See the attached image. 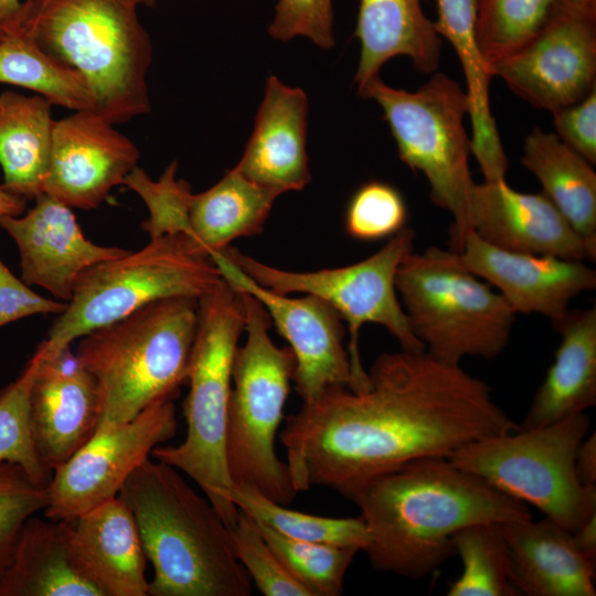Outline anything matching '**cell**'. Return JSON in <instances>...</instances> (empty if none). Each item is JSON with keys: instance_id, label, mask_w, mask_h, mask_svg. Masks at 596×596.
<instances>
[{"instance_id": "obj_1", "label": "cell", "mask_w": 596, "mask_h": 596, "mask_svg": "<svg viewBox=\"0 0 596 596\" xmlns=\"http://www.w3.org/2000/svg\"><path fill=\"white\" fill-rule=\"evenodd\" d=\"M368 375L365 389L331 387L286 417L280 441L297 492L345 497L408 461L519 429L485 381L426 351L383 352Z\"/></svg>"}, {"instance_id": "obj_2", "label": "cell", "mask_w": 596, "mask_h": 596, "mask_svg": "<svg viewBox=\"0 0 596 596\" xmlns=\"http://www.w3.org/2000/svg\"><path fill=\"white\" fill-rule=\"evenodd\" d=\"M345 498L360 509L364 552L379 571L421 579L454 556L453 535L475 523L532 519L526 503L455 466L424 457L381 473Z\"/></svg>"}, {"instance_id": "obj_3", "label": "cell", "mask_w": 596, "mask_h": 596, "mask_svg": "<svg viewBox=\"0 0 596 596\" xmlns=\"http://www.w3.org/2000/svg\"><path fill=\"white\" fill-rule=\"evenodd\" d=\"M118 496L135 517L153 568L148 596L251 595L230 528L178 469L150 457Z\"/></svg>"}, {"instance_id": "obj_4", "label": "cell", "mask_w": 596, "mask_h": 596, "mask_svg": "<svg viewBox=\"0 0 596 596\" xmlns=\"http://www.w3.org/2000/svg\"><path fill=\"white\" fill-rule=\"evenodd\" d=\"M137 6L132 0H26L12 30L77 73L94 111L116 125L150 110L152 46Z\"/></svg>"}, {"instance_id": "obj_5", "label": "cell", "mask_w": 596, "mask_h": 596, "mask_svg": "<svg viewBox=\"0 0 596 596\" xmlns=\"http://www.w3.org/2000/svg\"><path fill=\"white\" fill-rule=\"evenodd\" d=\"M196 321L198 299L172 297L82 337L75 353L96 385V430L177 395L187 382Z\"/></svg>"}, {"instance_id": "obj_6", "label": "cell", "mask_w": 596, "mask_h": 596, "mask_svg": "<svg viewBox=\"0 0 596 596\" xmlns=\"http://www.w3.org/2000/svg\"><path fill=\"white\" fill-rule=\"evenodd\" d=\"M245 315L238 291L223 278L198 299V321L190 354L183 403L184 440L158 446L151 457L192 479L231 528L240 510L226 458L232 373Z\"/></svg>"}, {"instance_id": "obj_7", "label": "cell", "mask_w": 596, "mask_h": 596, "mask_svg": "<svg viewBox=\"0 0 596 596\" xmlns=\"http://www.w3.org/2000/svg\"><path fill=\"white\" fill-rule=\"evenodd\" d=\"M395 286L414 334L434 359L460 365L466 356L492 360L505 349L517 313L458 253L437 246L411 251Z\"/></svg>"}, {"instance_id": "obj_8", "label": "cell", "mask_w": 596, "mask_h": 596, "mask_svg": "<svg viewBox=\"0 0 596 596\" xmlns=\"http://www.w3.org/2000/svg\"><path fill=\"white\" fill-rule=\"evenodd\" d=\"M238 294L246 341L237 348L233 364L226 435L228 471L234 486H252L287 504L298 492L286 461L276 454L275 441L295 359L289 348H279L270 339L272 322L262 304L247 292Z\"/></svg>"}, {"instance_id": "obj_9", "label": "cell", "mask_w": 596, "mask_h": 596, "mask_svg": "<svg viewBox=\"0 0 596 596\" xmlns=\"http://www.w3.org/2000/svg\"><path fill=\"white\" fill-rule=\"evenodd\" d=\"M222 276L212 257L185 235L150 240L137 252L97 263L77 278L72 298L45 340L56 352L88 332L161 299H199Z\"/></svg>"}, {"instance_id": "obj_10", "label": "cell", "mask_w": 596, "mask_h": 596, "mask_svg": "<svg viewBox=\"0 0 596 596\" xmlns=\"http://www.w3.org/2000/svg\"><path fill=\"white\" fill-rule=\"evenodd\" d=\"M358 93L382 108L400 159L425 175L433 203L453 215L450 245L458 252L467 232V200L473 183L471 138L465 128L467 93L444 73L433 74L415 92L394 88L376 76Z\"/></svg>"}, {"instance_id": "obj_11", "label": "cell", "mask_w": 596, "mask_h": 596, "mask_svg": "<svg viewBox=\"0 0 596 596\" xmlns=\"http://www.w3.org/2000/svg\"><path fill=\"white\" fill-rule=\"evenodd\" d=\"M589 427L583 412L475 440L447 458L575 532L596 514V486L583 485L575 471L576 451Z\"/></svg>"}, {"instance_id": "obj_12", "label": "cell", "mask_w": 596, "mask_h": 596, "mask_svg": "<svg viewBox=\"0 0 596 596\" xmlns=\"http://www.w3.org/2000/svg\"><path fill=\"white\" fill-rule=\"evenodd\" d=\"M415 237L414 230L405 226L370 257L352 265L315 272L280 269L230 246L221 252L265 288L284 295H312L329 304L347 322L348 353L355 383L352 391H361L369 383L359 352V333L365 323L384 327L402 350L425 351L409 326L395 286L400 263L414 249Z\"/></svg>"}, {"instance_id": "obj_13", "label": "cell", "mask_w": 596, "mask_h": 596, "mask_svg": "<svg viewBox=\"0 0 596 596\" xmlns=\"http://www.w3.org/2000/svg\"><path fill=\"white\" fill-rule=\"evenodd\" d=\"M177 427L173 398H163L127 423L96 430L53 470L44 517L70 520L117 497L152 450L175 436Z\"/></svg>"}, {"instance_id": "obj_14", "label": "cell", "mask_w": 596, "mask_h": 596, "mask_svg": "<svg viewBox=\"0 0 596 596\" xmlns=\"http://www.w3.org/2000/svg\"><path fill=\"white\" fill-rule=\"evenodd\" d=\"M490 67L536 108L553 113L579 102L596 86V9L560 0L532 40Z\"/></svg>"}, {"instance_id": "obj_15", "label": "cell", "mask_w": 596, "mask_h": 596, "mask_svg": "<svg viewBox=\"0 0 596 596\" xmlns=\"http://www.w3.org/2000/svg\"><path fill=\"white\" fill-rule=\"evenodd\" d=\"M211 257L233 289L247 292L262 304L270 322L289 343L295 359L292 382L302 402L313 401L331 387L354 390L342 319L329 304L312 295L290 298L265 288L221 251Z\"/></svg>"}, {"instance_id": "obj_16", "label": "cell", "mask_w": 596, "mask_h": 596, "mask_svg": "<svg viewBox=\"0 0 596 596\" xmlns=\"http://www.w3.org/2000/svg\"><path fill=\"white\" fill-rule=\"evenodd\" d=\"M139 150L94 110L55 120L43 193L70 207L97 209L137 167Z\"/></svg>"}, {"instance_id": "obj_17", "label": "cell", "mask_w": 596, "mask_h": 596, "mask_svg": "<svg viewBox=\"0 0 596 596\" xmlns=\"http://www.w3.org/2000/svg\"><path fill=\"white\" fill-rule=\"evenodd\" d=\"M35 372L29 397V428L35 453L53 472L96 433L99 403L93 376L71 345L47 350Z\"/></svg>"}, {"instance_id": "obj_18", "label": "cell", "mask_w": 596, "mask_h": 596, "mask_svg": "<svg viewBox=\"0 0 596 596\" xmlns=\"http://www.w3.org/2000/svg\"><path fill=\"white\" fill-rule=\"evenodd\" d=\"M467 269L493 286L515 313H540L553 324L570 302L596 287V272L583 260L505 251L488 244L471 230L458 249Z\"/></svg>"}, {"instance_id": "obj_19", "label": "cell", "mask_w": 596, "mask_h": 596, "mask_svg": "<svg viewBox=\"0 0 596 596\" xmlns=\"http://www.w3.org/2000/svg\"><path fill=\"white\" fill-rule=\"evenodd\" d=\"M0 227L19 249L21 279L66 302L84 270L127 252L87 240L72 207L45 193L24 215L1 216Z\"/></svg>"}, {"instance_id": "obj_20", "label": "cell", "mask_w": 596, "mask_h": 596, "mask_svg": "<svg viewBox=\"0 0 596 596\" xmlns=\"http://www.w3.org/2000/svg\"><path fill=\"white\" fill-rule=\"evenodd\" d=\"M466 220L467 231L505 251L587 259L581 238L543 193L517 191L505 179L473 181Z\"/></svg>"}, {"instance_id": "obj_21", "label": "cell", "mask_w": 596, "mask_h": 596, "mask_svg": "<svg viewBox=\"0 0 596 596\" xmlns=\"http://www.w3.org/2000/svg\"><path fill=\"white\" fill-rule=\"evenodd\" d=\"M307 115L306 93L270 75L253 132L234 168L278 195L304 189L310 182Z\"/></svg>"}, {"instance_id": "obj_22", "label": "cell", "mask_w": 596, "mask_h": 596, "mask_svg": "<svg viewBox=\"0 0 596 596\" xmlns=\"http://www.w3.org/2000/svg\"><path fill=\"white\" fill-rule=\"evenodd\" d=\"M65 521L74 558L103 596H148L139 530L119 496Z\"/></svg>"}, {"instance_id": "obj_23", "label": "cell", "mask_w": 596, "mask_h": 596, "mask_svg": "<svg viewBox=\"0 0 596 596\" xmlns=\"http://www.w3.org/2000/svg\"><path fill=\"white\" fill-rule=\"evenodd\" d=\"M511 556V583L525 596H595L596 563L573 532L545 517L501 523Z\"/></svg>"}, {"instance_id": "obj_24", "label": "cell", "mask_w": 596, "mask_h": 596, "mask_svg": "<svg viewBox=\"0 0 596 596\" xmlns=\"http://www.w3.org/2000/svg\"><path fill=\"white\" fill-rule=\"evenodd\" d=\"M354 36L360 43L354 76L358 92L396 56L409 57L426 74L439 66L441 38L421 0H360Z\"/></svg>"}, {"instance_id": "obj_25", "label": "cell", "mask_w": 596, "mask_h": 596, "mask_svg": "<svg viewBox=\"0 0 596 596\" xmlns=\"http://www.w3.org/2000/svg\"><path fill=\"white\" fill-rule=\"evenodd\" d=\"M553 326L561 343L520 429L545 426L596 404V308L570 309Z\"/></svg>"}, {"instance_id": "obj_26", "label": "cell", "mask_w": 596, "mask_h": 596, "mask_svg": "<svg viewBox=\"0 0 596 596\" xmlns=\"http://www.w3.org/2000/svg\"><path fill=\"white\" fill-rule=\"evenodd\" d=\"M435 29L454 47L464 71L471 123V153L485 180L504 179L508 158L490 109L491 67L476 34V0H436Z\"/></svg>"}, {"instance_id": "obj_27", "label": "cell", "mask_w": 596, "mask_h": 596, "mask_svg": "<svg viewBox=\"0 0 596 596\" xmlns=\"http://www.w3.org/2000/svg\"><path fill=\"white\" fill-rule=\"evenodd\" d=\"M0 596H103L77 565L65 520L32 515L0 579Z\"/></svg>"}, {"instance_id": "obj_28", "label": "cell", "mask_w": 596, "mask_h": 596, "mask_svg": "<svg viewBox=\"0 0 596 596\" xmlns=\"http://www.w3.org/2000/svg\"><path fill=\"white\" fill-rule=\"evenodd\" d=\"M522 164L532 172L581 238L587 259L596 258V173L585 158L555 134L535 128L523 145Z\"/></svg>"}, {"instance_id": "obj_29", "label": "cell", "mask_w": 596, "mask_h": 596, "mask_svg": "<svg viewBox=\"0 0 596 596\" xmlns=\"http://www.w3.org/2000/svg\"><path fill=\"white\" fill-rule=\"evenodd\" d=\"M52 106L38 94L26 96L12 91L0 94L2 185L25 201L43 193L55 123Z\"/></svg>"}, {"instance_id": "obj_30", "label": "cell", "mask_w": 596, "mask_h": 596, "mask_svg": "<svg viewBox=\"0 0 596 596\" xmlns=\"http://www.w3.org/2000/svg\"><path fill=\"white\" fill-rule=\"evenodd\" d=\"M277 196L232 168L210 189L192 193L190 238L211 256L237 238L257 235Z\"/></svg>"}, {"instance_id": "obj_31", "label": "cell", "mask_w": 596, "mask_h": 596, "mask_svg": "<svg viewBox=\"0 0 596 596\" xmlns=\"http://www.w3.org/2000/svg\"><path fill=\"white\" fill-rule=\"evenodd\" d=\"M0 83L20 86L53 105L74 111L94 110L95 102L81 76L62 66L20 30L0 39Z\"/></svg>"}, {"instance_id": "obj_32", "label": "cell", "mask_w": 596, "mask_h": 596, "mask_svg": "<svg viewBox=\"0 0 596 596\" xmlns=\"http://www.w3.org/2000/svg\"><path fill=\"white\" fill-rule=\"evenodd\" d=\"M236 508L255 522L294 540L364 551L369 532L361 517L329 518L291 510L252 486H234Z\"/></svg>"}, {"instance_id": "obj_33", "label": "cell", "mask_w": 596, "mask_h": 596, "mask_svg": "<svg viewBox=\"0 0 596 596\" xmlns=\"http://www.w3.org/2000/svg\"><path fill=\"white\" fill-rule=\"evenodd\" d=\"M461 575L448 596H519L511 583V556L501 523H475L453 535Z\"/></svg>"}, {"instance_id": "obj_34", "label": "cell", "mask_w": 596, "mask_h": 596, "mask_svg": "<svg viewBox=\"0 0 596 596\" xmlns=\"http://www.w3.org/2000/svg\"><path fill=\"white\" fill-rule=\"evenodd\" d=\"M560 0H476V34L491 63L532 40L550 20Z\"/></svg>"}, {"instance_id": "obj_35", "label": "cell", "mask_w": 596, "mask_h": 596, "mask_svg": "<svg viewBox=\"0 0 596 596\" xmlns=\"http://www.w3.org/2000/svg\"><path fill=\"white\" fill-rule=\"evenodd\" d=\"M258 526L285 567L311 596L342 594L347 571L358 550L294 540Z\"/></svg>"}, {"instance_id": "obj_36", "label": "cell", "mask_w": 596, "mask_h": 596, "mask_svg": "<svg viewBox=\"0 0 596 596\" xmlns=\"http://www.w3.org/2000/svg\"><path fill=\"white\" fill-rule=\"evenodd\" d=\"M43 354L41 342L20 375L0 391V461L20 465L36 482L47 486L52 472L39 459L29 428L30 390Z\"/></svg>"}, {"instance_id": "obj_37", "label": "cell", "mask_w": 596, "mask_h": 596, "mask_svg": "<svg viewBox=\"0 0 596 596\" xmlns=\"http://www.w3.org/2000/svg\"><path fill=\"white\" fill-rule=\"evenodd\" d=\"M177 162L170 163L159 180L153 181L138 166L126 177L124 184L136 192L149 211L141 227L150 240L185 235L190 237L189 207L192 196L190 184L177 180Z\"/></svg>"}, {"instance_id": "obj_38", "label": "cell", "mask_w": 596, "mask_h": 596, "mask_svg": "<svg viewBox=\"0 0 596 596\" xmlns=\"http://www.w3.org/2000/svg\"><path fill=\"white\" fill-rule=\"evenodd\" d=\"M230 530L237 560L263 595L311 596L285 567L251 517L240 511Z\"/></svg>"}, {"instance_id": "obj_39", "label": "cell", "mask_w": 596, "mask_h": 596, "mask_svg": "<svg viewBox=\"0 0 596 596\" xmlns=\"http://www.w3.org/2000/svg\"><path fill=\"white\" fill-rule=\"evenodd\" d=\"M407 206L401 192L383 181H368L350 198L345 214L347 233L359 241L390 238L405 227Z\"/></svg>"}, {"instance_id": "obj_40", "label": "cell", "mask_w": 596, "mask_h": 596, "mask_svg": "<svg viewBox=\"0 0 596 596\" xmlns=\"http://www.w3.org/2000/svg\"><path fill=\"white\" fill-rule=\"evenodd\" d=\"M47 502V486L36 482L20 465L0 461V579L24 523L44 511Z\"/></svg>"}, {"instance_id": "obj_41", "label": "cell", "mask_w": 596, "mask_h": 596, "mask_svg": "<svg viewBox=\"0 0 596 596\" xmlns=\"http://www.w3.org/2000/svg\"><path fill=\"white\" fill-rule=\"evenodd\" d=\"M269 34L279 41L305 36L321 49L334 45L332 0H278Z\"/></svg>"}, {"instance_id": "obj_42", "label": "cell", "mask_w": 596, "mask_h": 596, "mask_svg": "<svg viewBox=\"0 0 596 596\" xmlns=\"http://www.w3.org/2000/svg\"><path fill=\"white\" fill-rule=\"evenodd\" d=\"M556 136L570 148L596 163V86L579 102L553 111Z\"/></svg>"}, {"instance_id": "obj_43", "label": "cell", "mask_w": 596, "mask_h": 596, "mask_svg": "<svg viewBox=\"0 0 596 596\" xmlns=\"http://www.w3.org/2000/svg\"><path fill=\"white\" fill-rule=\"evenodd\" d=\"M66 302L45 298L15 277L0 258V328L34 315H60Z\"/></svg>"}, {"instance_id": "obj_44", "label": "cell", "mask_w": 596, "mask_h": 596, "mask_svg": "<svg viewBox=\"0 0 596 596\" xmlns=\"http://www.w3.org/2000/svg\"><path fill=\"white\" fill-rule=\"evenodd\" d=\"M575 471L585 486H596V434L585 437L576 451Z\"/></svg>"}, {"instance_id": "obj_45", "label": "cell", "mask_w": 596, "mask_h": 596, "mask_svg": "<svg viewBox=\"0 0 596 596\" xmlns=\"http://www.w3.org/2000/svg\"><path fill=\"white\" fill-rule=\"evenodd\" d=\"M573 535L583 553L596 563V514L573 532Z\"/></svg>"}, {"instance_id": "obj_46", "label": "cell", "mask_w": 596, "mask_h": 596, "mask_svg": "<svg viewBox=\"0 0 596 596\" xmlns=\"http://www.w3.org/2000/svg\"><path fill=\"white\" fill-rule=\"evenodd\" d=\"M22 4L20 0H0V26L6 31H11L21 14Z\"/></svg>"}, {"instance_id": "obj_47", "label": "cell", "mask_w": 596, "mask_h": 596, "mask_svg": "<svg viewBox=\"0 0 596 596\" xmlns=\"http://www.w3.org/2000/svg\"><path fill=\"white\" fill-rule=\"evenodd\" d=\"M26 201L0 184V217L6 215H21L25 210Z\"/></svg>"}, {"instance_id": "obj_48", "label": "cell", "mask_w": 596, "mask_h": 596, "mask_svg": "<svg viewBox=\"0 0 596 596\" xmlns=\"http://www.w3.org/2000/svg\"><path fill=\"white\" fill-rule=\"evenodd\" d=\"M570 1L584 8L596 9V0H570Z\"/></svg>"}, {"instance_id": "obj_49", "label": "cell", "mask_w": 596, "mask_h": 596, "mask_svg": "<svg viewBox=\"0 0 596 596\" xmlns=\"http://www.w3.org/2000/svg\"><path fill=\"white\" fill-rule=\"evenodd\" d=\"M137 4L153 6L157 0H132Z\"/></svg>"}, {"instance_id": "obj_50", "label": "cell", "mask_w": 596, "mask_h": 596, "mask_svg": "<svg viewBox=\"0 0 596 596\" xmlns=\"http://www.w3.org/2000/svg\"><path fill=\"white\" fill-rule=\"evenodd\" d=\"M7 32L0 26V39L6 34Z\"/></svg>"}]
</instances>
